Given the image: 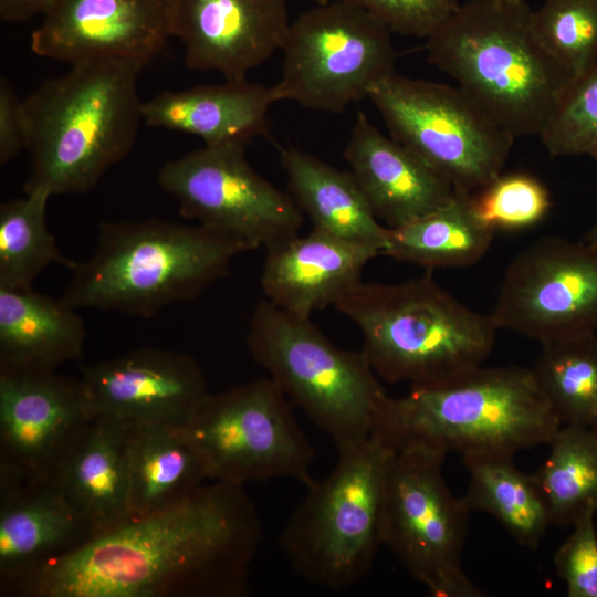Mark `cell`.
Returning a JSON list of instances; mask_svg holds the SVG:
<instances>
[{
  "label": "cell",
  "instance_id": "1",
  "mask_svg": "<svg viewBox=\"0 0 597 597\" xmlns=\"http://www.w3.org/2000/svg\"><path fill=\"white\" fill-rule=\"evenodd\" d=\"M263 541L242 485L211 481L43 565L18 597H242Z\"/></svg>",
  "mask_w": 597,
  "mask_h": 597
},
{
  "label": "cell",
  "instance_id": "2",
  "mask_svg": "<svg viewBox=\"0 0 597 597\" xmlns=\"http://www.w3.org/2000/svg\"><path fill=\"white\" fill-rule=\"evenodd\" d=\"M144 67L119 59L72 64L23 100L25 192L84 193L129 154L143 121L137 80Z\"/></svg>",
  "mask_w": 597,
  "mask_h": 597
},
{
  "label": "cell",
  "instance_id": "3",
  "mask_svg": "<svg viewBox=\"0 0 597 597\" xmlns=\"http://www.w3.org/2000/svg\"><path fill=\"white\" fill-rule=\"evenodd\" d=\"M249 243L210 230L158 218L103 221L94 253L73 262L62 301L91 308L153 317L197 297L226 276Z\"/></svg>",
  "mask_w": 597,
  "mask_h": 597
},
{
  "label": "cell",
  "instance_id": "4",
  "mask_svg": "<svg viewBox=\"0 0 597 597\" xmlns=\"http://www.w3.org/2000/svg\"><path fill=\"white\" fill-rule=\"evenodd\" d=\"M428 61L512 136H540L573 76L542 46L524 3L471 0L426 39Z\"/></svg>",
  "mask_w": 597,
  "mask_h": 597
},
{
  "label": "cell",
  "instance_id": "5",
  "mask_svg": "<svg viewBox=\"0 0 597 597\" xmlns=\"http://www.w3.org/2000/svg\"><path fill=\"white\" fill-rule=\"evenodd\" d=\"M561 426L532 368L480 366L389 397L373 433L395 452L420 447L461 457L514 455L548 444Z\"/></svg>",
  "mask_w": 597,
  "mask_h": 597
},
{
  "label": "cell",
  "instance_id": "6",
  "mask_svg": "<svg viewBox=\"0 0 597 597\" xmlns=\"http://www.w3.org/2000/svg\"><path fill=\"white\" fill-rule=\"evenodd\" d=\"M334 307L360 331L377 376L410 388L449 381L482 366L499 327L441 287L431 271L400 283L359 282Z\"/></svg>",
  "mask_w": 597,
  "mask_h": 597
},
{
  "label": "cell",
  "instance_id": "7",
  "mask_svg": "<svg viewBox=\"0 0 597 597\" xmlns=\"http://www.w3.org/2000/svg\"><path fill=\"white\" fill-rule=\"evenodd\" d=\"M247 346L285 397L338 450L368 439L389 396L363 352L335 346L311 318L268 300L249 321Z\"/></svg>",
  "mask_w": 597,
  "mask_h": 597
},
{
  "label": "cell",
  "instance_id": "8",
  "mask_svg": "<svg viewBox=\"0 0 597 597\" xmlns=\"http://www.w3.org/2000/svg\"><path fill=\"white\" fill-rule=\"evenodd\" d=\"M333 471L308 483L279 537L294 572L341 590L370 570L381 543L385 481L392 451L376 434L338 450Z\"/></svg>",
  "mask_w": 597,
  "mask_h": 597
},
{
  "label": "cell",
  "instance_id": "9",
  "mask_svg": "<svg viewBox=\"0 0 597 597\" xmlns=\"http://www.w3.org/2000/svg\"><path fill=\"white\" fill-rule=\"evenodd\" d=\"M390 136L455 190L474 193L499 175L515 137L458 85L394 72L369 93Z\"/></svg>",
  "mask_w": 597,
  "mask_h": 597
},
{
  "label": "cell",
  "instance_id": "10",
  "mask_svg": "<svg viewBox=\"0 0 597 597\" xmlns=\"http://www.w3.org/2000/svg\"><path fill=\"white\" fill-rule=\"evenodd\" d=\"M447 454L420 447L390 458L384 490L381 543L434 597H481L462 568L471 510L448 488Z\"/></svg>",
  "mask_w": 597,
  "mask_h": 597
},
{
  "label": "cell",
  "instance_id": "11",
  "mask_svg": "<svg viewBox=\"0 0 597 597\" xmlns=\"http://www.w3.org/2000/svg\"><path fill=\"white\" fill-rule=\"evenodd\" d=\"M391 34L344 0L303 12L291 22L281 48L282 75L272 86L275 102L342 113L368 98L378 83L396 72Z\"/></svg>",
  "mask_w": 597,
  "mask_h": 597
},
{
  "label": "cell",
  "instance_id": "12",
  "mask_svg": "<svg viewBox=\"0 0 597 597\" xmlns=\"http://www.w3.org/2000/svg\"><path fill=\"white\" fill-rule=\"evenodd\" d=\"M182 430L210 481L242 486L282 478L313 481L314 449L271 378L209 394Z\"/></svg>",
  "mask_w": 597,
  "mask_h": 597
},
{
  "label": "cell",
  "instance_id": "13",
  "mask_svg": "<svg viewBox=\"0 0 597 597\" xmlns=\"http://www.w3.org/2000/svg\"><path fill=\"white\" fill-rule=\"evenodd\" d=\"M157 181L181 216L253 249L287 241L303 223L291 195L252 168L244 147L205 146L164 164Z\"/></svg>",
  "mask_w": 597,
  "mask_h": 597
},
{
  "label": "cell",
  "instance_id": "14",
  "mask_svg": "<svg viewBox=\"0 0 597 597\" xmlns=\"http://www.w3.org/2000/svg\"><path fill=\"white\" fill-rule=\"evenodd\" d=\"M505 328L541 345L597 331V248L541 238L507 265L491 313Z\"/></svg>",
  "mask_w": 597,
  "mask_h": 597
},
{
  "label": "cell",
  "instance_id": "15",
  "mask_svg": "<svg viewBox=\"0 0 597 597\" xmlns=\"http://www.w3.org/2000/svg\"><path fill=\"white\" fill-rule=\"evenodd\" d=\"M94 418L81 378L0 365V484L56 481Z\"/></svg>",
  "mask_w": 597,
  "mask_h": 597
},
{
  "label": "cell",
  "instance_id": "16",
  "mask_svg": "<svg viewBox=\"0 0 597 597\" xmlns=\"http://www.w3.org/2000/svg\"><path fill=\"white\" fill-rule=\"evenodd\" d=\"M172 8L174 0H55L31 50L70 64L119 59L146 66L172 36Z\"/></svg>",
  "mask_w": 597,
  "mask_h": 597
},
{
  "label": "cell",
  "instance_id": "17",
  "mask_svg": "<svg viewBox=\"0 0 597 597\" xmlns=\"http://www.w3.org/2000/svg\"><path fill=\"white\" fill-rule=\"evenodd\" d=\"M80 378L95 417L129 426L182 427L209 395L196 359L151 347L82 366Z\"/></svg>",
  "mask_w": 597,
  "mask_h": 597
},
{
  "label": "cell",
  "instance_id": "18",
  "mask_svg": "<svg viewBox=\"0 0 597 597\" xmlns=\"http://www.w3.org/2000/svg\"><path fill=\"white\" fill-rule=\"evenodd\" d=\"M290 24L286 0H174L172 36L187 66L228 81L247 80L281 50Z\"/></svg>",
  "mask_w": 597,
  "mask_h": 597
},
{
  "label": "cell",
  "instance_id": "19",
  "mask_svg": "<svg viewBox=\"0 0 597 597\" xmlns=\"http://www.w3.org/2000/svg\"><path fill=\"white\" fill-rule=\"evenodd\" d=\"M95 536L56 481L0 484V595Z\"/></svg>",
  "mask_w": 597,
  "mask_h": 597
},
{
  "label": "cell",
  "instance_id": "20",
  "mask_svg": "<svg viewBox=\"0 0 597 597\" xmlns=\"http://www.w3.org/2000/svg\"><path fill=\"white\" fill-rule=\"evenodd\" d=\"M344 157L374 214L387 228L433 211L455 191L447 178L383 134L362 112L356 115Z\"/></svg>",
  "mask_w": 597,
  "mask_h": 597
},
{
  "label": "cell",
  "instance_id": "21",
  "mask_svg": "<svg viewBox=\"0 0 597 597\" xmlns=\"http://www.w3.org/2000/svg\"><path fill=\"white\" fill-rule=\"evenodd\" d=\"M378 254L371 247L312 229L266 250L260 284L265 300L311 318L362 282L364 268Z\"/></svg>",
  "mask_w": 597,
  "mask_h": 597
},
{
  "label": "cell",
  "instance_id": "22",
  "mask_svg": "<svg viewBox=\"0 0 597 597\" xmlns=\"http://www.w3.org/2000/svg\"><path fill=\"white\" fill-rule=\"evenodd\" d=\"M273 103L272 86L226 80L222 84L163 92L143 102L142 112L148 126L195 135L205 146L245 147L266 130Z\"/></svg>",
  "mask_w": 597,
  "mask_h": 597
},
{
  "label": "cell",
  "instance_id": "23",
  "mask_svg": "<svg viewBox=\"0 0 597 597\" xmlns=\"http://www.w3.org/2000/svg\"><path fill=\"white\" fill-rule=\"evenodd\" d=\"M130 426L96 416L56 482L96 536L132 519L126 465Z\"/></svg>",
  "mask_w": 597,
  "mask_h": 597
},
{
  "label": "cell",
  "instance_id": "24",
  "mask_svg": "<svg viewBox=\"0 0 597 597\" xmlns=\"http://www.w3.org/2000/svg\"><path fill=\"white\" fill-rule=\"evenodd\" d=\"M281 164L289 193L313 230L371 247L381 254L388 228L374 214L350 171L294 147L282 150Z\"/></svg>",
  "mask_w": 597,
  "mask_h": 597
},
{
  "label": "cell",
  "instance_id": "25",
  "mask_svg": "<svg viewBox=\"0 0 597 597\" xmlns=\"http://www.w3.org/2000/svg\"><path fill=\"white\" fill-rule=\"evenodd\" d=\"M76 310L29 287H0V365L55 369L83 355Z\"/></svg>",
  "mask_w": 597,
  "mask_h": 597
},
{
  "label": "cell",
  "instance_id": "26",
  "mask_svg": "<svg viewBox=\"0 0 597 597\" xmlns=\"http://www.w3.org/2000/svg\"><path fill=\"white\" fill-rule=\"evenodd\" d=\"M126 465L132 519L180 503L208 480L202 455L177 426H130Z\"/></svg>",
  "mask_w": 597,
  "mask_h": 597
},
{
  "label": "cell",
  "instance_id": "27",
  "mask_svg": "<svg viewBox=\"0 0 597 597\" xmlns=\"http://www.w3.org/2000/svg\"><path fill=\"white\" fill-rule=\"evenodd\" d=\"M494 230L478 216L473 195L455 190L433 211L397 228H388L381 254L432 271L464 268L488 252Z\"/></svg>",
  "mask_w": 597,
  "mask_h": 597
},
{
  "label": "cell",
  "instance_id": "28",
  "mask_svg": "<svg viewBox=\"0 0 597 597\" xmlns=\"http://www.w3.org/2000/svg\"><path fill=\"white\" fill-rule=\"evenodd\" d=\"M462 461L469 474L462 496L468 507L490 514L519 545L536 549L551 521L532 475L520 471L511 454H470Z\"/></svg>",
  "mask_w": 597,
  "mask_h": 597
},
{
  "label": "cell",
  "instance_id": "29",
  "mask_svg": "<svg viewBox=\"0 0 597 597\" xmlns=\"http://www.w3.org/2000/svg\"><path fill=\"white\" fill-rule=\"evenodd\" d=\"M548 446L547 458L531 475L551 525L573 526L597 513V432L591 427L562 425Z\"/></svg>",
  "mask_w": 597,
  "mask_h": 597
},
{
  "label": "cell",
  "instance_id": "30",
  "mask_svg": "<svg viewBox=\"0 0 597 597\" xmlns=\"http://www.w3.org/2000/svg\"><path fill=\"white\" fill-rule=\"evenodd\" d=\"M532 371L561 425H597L595 333L543 344Z\"/></svg>",
  "mask_w": 597,
  "mask_h": 597
},
{
  "label": "cell",
  "instance_id": "31",
  "mask_svg": "<svg viewBox=\"0 0 597 597\" xmlns=\"http://www.w3.org/2000/svg\"><path fill=\"white\" fill-rule=\"evenodd\" d=\"M50 195L25 192V197L0 206V287H29L52 264L69 269L46 222Z\"/></svg>",
  "mask_w": 597,
  "mask_h": 597
},
{
  "label": "cell",
  "instance_id": "32",
  "mask_svg": "<svg viewBox=\"0 0 597 597\" xmlns=\"http://www.w3.org/2000/svg\"><path fill=\"white\" fill-rule=\"evenodd\" d=\"M533 31L573 77L597 61V0H546L532 10Z\"/></svg>",
  "mask_w": 597,
  "mask_h": 597
},
{
  "label": "cell",
  "instance_id": "33",
  "mask_svg": "<svg viewBox=\"0 0 597 597\" xmlns=\"http://www.w3.org/2000/svg\"><path fill=\"white\" fill-rule=\"evenodd\" d=\"M540 137L552 156L597 160V61L569 81Z\"/></svg>",
  "mask_w": 597,
  "mask_h": 597
},
{
  "label": "cell",
  "instance_id": "34",
  "mask_svg": "<svg viewBox=\"0 0 597 597\" xmlns=\"http://www.w3.org/2000/svg\"><path fill=\"white\" fill-rule=\"evenodd\" d=\"M479 218L494 231L522 230L541 222L552 201L546 187L524 172L501 174L473 195Z\"/></svg>",
  "mask_w": 597,
  "mask_h": 597
},
{
  "label": "cell",
  "instance_id": "35",
  "mask_svg": "<svg viewBox=\"0 0 597 597\" xmlns=\"http://www.w3.org/2000/svg\"><path fill=\"white\" fill-rule=\"evenodd\" d=\"M400 35L429 38L460 7L458 0H344Z\"/></svg>",
  "mask_w": 597,
  "mask_h": 597
},
{
  "label": "cell",
  "instance_id": "36",
  "mask_svg": "<svg viewBox=\"0 0 597 597\" xmlns=\"http://www.w3.org/2000/svg\"><path fill=\"white\" fill-rule=\"evenodd\" d=\"M595 514L578 520L554 555V566L567 597H597V532Z\"/></svg>",
  "mask_w": 597,
  "mask_h": 597
},
{
  "label": "cell",
  "instance_id": "37",
  "mask_svg": "<svg viewBox=\"0 0 597 597\" xmlns=\"http://www.w3.org/2000/svg\"><path fill=\"white\" fill-rule=\"evenodd\" d=\"M27 148V125L21 101L13 85L0 78V164L3 166Z\"/></svg>",
  "mask_w": 597,
  "mask_h": 597
},
{
  "label": "cell",
  "instance_id": "38",
  "mask_svg": "<svg viewBox=\"0 0 597 597\" xmlns=\"http://www.w3.org/2000/svg\"><path fill=\"white\" fill-rule=\"evenodd\" d=\"M55 0H0V17L4 22H23L41 13L45 15Z\"/></svg>",
  "mask_w": 597,
  "mask_h": 597
},
{
  "label": "cell",
  "instance_id": "39",
  "mask_svg": "<svg viewBox=\"0 0 597 597\" xmlns=\"http://www.w3.org/2000/svg\"><path fill=\"white\" fill-rule=\"evenodd\" d=\"M584 242L597 248V217L589 228L585 237L582 239Z\"/></svg>",
  "mask_w": 597,
  "mask_h": 597
},
{
  "label": "cell",
  "instance_id": "40",
  "mask_svg": "<svg viewBox=\"0 0 597 597\" xmlns=\"http://www.w3.org/2000/svg\"><path fill=\"white\" fill-rule=\"evenodd\" d=\"M499 2H504V3H511V4H516V3H524L526 2V0H496Z\"/></svg>",
  "mask_w": 597,
  "mask_h": 597
},
{
  "label": "cell",
  "instance_id": "41",
  "mask_svg": "<svg viewBox=\"0 0 597 597\" xmlns=\"http://www.w3.org/2000/svg\"><path fill=\"white\" fill-rule=\"evenodd\" d=\"M316 4H325L328 3L331 0H314Z\"/></svg>",
  "mask_w": 597,
  "mask_h": 597
},
{
  "label": "cell",
  "instance_id": "42",
  "mask_svg": "<svg viewBox=\"0 0 597 597\" xmlns=\"http://www.w3.org/2000/svg\"><path fill=\"white\" fill-rule=\"evenodd\" d=\"M593 429L597 432V425L593 427Z\"/></svg>",
  "mask_w": 597,
  "mask_h": 597
}]
</instances>
